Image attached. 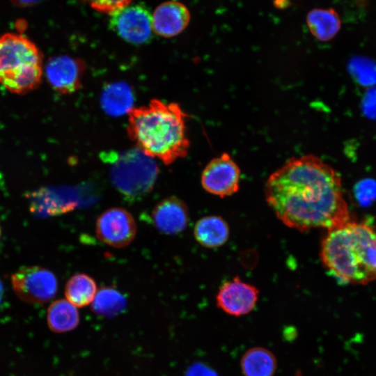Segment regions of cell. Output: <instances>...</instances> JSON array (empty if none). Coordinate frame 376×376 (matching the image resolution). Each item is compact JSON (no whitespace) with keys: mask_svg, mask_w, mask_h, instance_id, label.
I'll list each match as a JSON object with an SVG mask.
<instances>
[{"mask_svg":"<svg viewBox=\"0 0 376 376\" xmlns=\"http://www.w3.org/2000/svg\"><path fill=\"white\" fill-rule=\"evenodd\" d=\"M265 196L277 218L299 231L329 230L350 219L339 174L313 155L292 158L274 171Z\"/></svg>","mask_w":376,"mask_h":376,"instance_id":"1","label":"cell"},{"mask_svg":"<svg viewBox=\"0 0 376 376\" xmlns=\"http://www.w3.org/2000/svg\"><path fill=\"white\" fill-rule=\"evenodd\" d=\"M127 114L128 136L145 155L166 165L187 155V116L178 104L154 99Z\"/></svg>","mask_w":376,"mask_h":376,"instance_id":"2","label":"cell"},{"mask_svg":"<svg viewBox=\"0 0 376 376\" xmlns=\"http://www.w3.org/2000/svg\"><path fill=\"white\" fill-rule=\"evenodd\" d=\"M320 255L340 284L366 285L376 280V230L366 224L348 221L329 230Z\"/></svg>","mask_w":376,"mask_h":376,"instance_id":"3","label":"cell"},{"mask_svg":"<svg viewBox=\"0 0 376 376\" xmlns=\"http://www.w3.org/2000/svg\"><path fill=\"white\" fill-rule=\"evenodd\" d=\"M44 73L42 54L36 45L21 33L0 36V84L16 94L39 86Z\"/></svg>","mask_w":376,"mask_h":376,"instance_id":"4","label":"cell"},{"mask_svg":"<svg viewBox=\"0 0 376 376\" xmlns=\"http://www.w3.org/2000/svg\"><path fill=\"white\" fill-rule=\"evenodd\" d=\"M111 165L110 177L114 187L124 196L136 198L150 191L158 169L152 158L138 148L116 155Z\"/></svg>","mask_w":376,"mask_h":376,"instance_id":"5","label":"cell"},{"mask_svg":"<svg viewBox=\"0 0 376 376\" xmlns=\"http://www.w3.org/2000/svg\"><path fill=\"white\" fill-rule=\"evenodd\" d=\"M13 289L22 301L42 304L56 294L58 283L55 275L39 266L23 267L11 276Z\"/></svg>","mask_w":376,"mask_h":376,"instance_id":"6","label":"cell"},{"mask_svg":"<svg viewBox=\"0 0 376 376\" xmlns=\"http://www.w3.org/2000/svg\"><path fill=\"white\" fill-rule=\"evenodd\" d=\"M109 16L111 29L125 41L141 45L150 40L152 15L144 6L130 3Z\"/></svg>","mask_w":376,"mask_h":376,"instance_id":"7","label":"cell"},{"mask_svg":"<svg viewBox=\"0 0 376 376\" xmlns=\"http://www.w3.org/2000/svg\"><path fill=\"white\" fill-rule=\"evenodd\" d=\"M203 189L221 198L236 193L240 188V170L226 152L212 159L201 174Z\"/></svg>","mask_w":376,"mask_h":376,"instance_id":"8","label":"cell"},{"mask_svg":"<svg viewBox=\"0 0 376 376\" xmlns=\"http://www.w3.org/2000/svg\"><path fill=\"white\" fill-rule=\"evenodd\" d=\"M136 232V224L132 215L123 208H110L102 213L97 219V237L113 247L128 245L134 238Z\"/></svg>","mask_w":376,"mask_h":376,"instance_id":"9","label":"cell"},{"mask_svg":"<svg viewBox=\"0 0 376 376\" xmlns=\"http://www.w3.org/2000/svg\"><path fill=\"white\" fill-rule=\"evenodd\" d=\"M85 69L86 65L82 60L61 55L47 62L44 73L54 91L61 94H69L81 87Z\"/></svg>","mask_w":376,"mask_h":376,"instance_id":"10","label":"cell"},{"mask_svg":"<svg viewBox=\"0 0 376 376\" xmlns=\"http://www.w3.org/2000/svg\"><path fill=\"white\" fill-rule=\"evenodd\" d=\"M258 295L257 288L235 276L222 284L216 300L217 306L226 313L241 316L248 314L254 308Z\"/></svg>","mask_w":376,"mask_h":376,"instance_id":"11","label":"cell"},{"mask_svg":"<svg viewBox=\"0 0 376 376\" xmlns=\"http://www.w3.org/2000/svg\"><path fill=\"white\" fill-rule=\"evenodd\" d=\"M151 15L153 33L164 38L180 34L187 27L191 19V14L186 5L175 0L160 3Z\"/></svg>","mask_w":376,"mask_h":376,"instance_id":"12","label":"cell"},{"mask_svg":"<svg viewBox=\"0 0 376 376\" xmlns=\"http://www.w3.org/2000/svg\"><path fill=\"white\" fill-rule=\"evenodd\" d=\"M152 218L158 230L167 235H175L185 229L189 221V212L179 198L163 199L154 208Z\"/></svg>","mask_w":376,"mask_h":376,"instance_id":"13","label":"cell"},{"mask_svg":"<svg viewBox=\"0 0 376 376\" xmlns=\"http://www.w3.org/2000/svg\"><path fill=\"white\" fill-rule=\"evenodd\" d=\"M311 33L319 41L327 42L334 38L341 28V19L334 8H315L311 10L306 18Z\"/></svg>","mask_w":376,"mask_h":376,"instance_id":"14","label":"cell"},{"mask_svg":"<svg viewBox=\"0 0 376 376\" xmlns=\"http://www.w3.org/2000/svg\"><path fill=\"white\" fill-rule=\"evenodd\" d=\"M194 236L198 242L207 248L224 245L229 237V226L221 217L210 215L199 219L194 227Z\"/></svg>","mask_w":376,"mask_h":376,"instance_id":"15","label":"cell"},{"mask_svg":"<svg viewBox=\"0 0 376 376\" xmlns=\"http://www.w3.org/2000/svg\"><path fill=\"white\" fill-rule=\"evenodd\" d=\"M100 102L103 110L110 116H119L128 113L133 108V92L127 84L114 82L104 88Z\"/></svg>","mask_w":376,"mask_h":376,"instance_id":"16","label":"cell"},{"mask_svg":"<svg viewBox=\"0 0 376 376\" xmlns=\"http://www.w3.org/2000/svg\"><path fill=\"white\" fill-rule=\"evenodd\" d=\"M240 366L244 376H273L276 369V361L268 350L253 347L244 354Z\"/></svg>","mask_w":376,"mask_h":376,"instance_id":"17","label":"cell"},{"mask_svg":"<svg viewBox=\"0 0 376 376\" xmlns=\"http://www.w3.org/2000/svg\"><path fill=\"white\" fill-rule=\"evenodd\" d=\"M47 321L51 331L63 333L77 326L79 315L77 307L67 299H57L47 309Z\"/></svg>","mask_w":376,"mask_h":376,"instance_id":"18","label":"cell"},{"mask_svg":"<svg viewBox=\"0 0 376 376\" xmlns=\"http://www.w3.org/2000/svg\"><path fill=\"white\" fill-rule=\"evenodd\" d=\"M96 292L95 281L85 274H77L71 276L65 288L66 299L76 307L91 304Z\"/></svg>","mask_w":376,"mask_h":376,"instance_id":"19","label":"cell"},{"mask_svg":"<svg viewBox=\"0 0 376 376\" xmlns=\"http://www.w3.org/2000/svg\"><path fill=\"white\" fill-rule=\"evenodd\" d=\"M91 304L92 309L96 314L112 317L125 309L127 301L117 290L104 287L97 291Z\"/></svg>","mask_w":376,"mask_h":376,"instance_id":"20","label":"cell"},{"mask_svg":"<svg viewBox=\"0 0 376 376\" xmlns=\"http://www.w3.org/2000/svg\"><path fill=\"white\" fill-rule=\"evenodd\" d=\"M347 70L354 81L361 86H376V63L363 56H354L347 63Z\"/></svg>","mask_w":376,"mask_h":376,"instance_id":"21","label":"cell"},{"mask_svg":"<svg viewBox=\"0 0 376 376\" xmlns=\"http://www.w3.org/2000/svg\"><path fill=\"white\" fill-rule=\"evenodd\" d=\"M357 202L362 206H368L376 200V180L366 178L358 182L354 189Z\"/></svg>","mask_w":376,"mask_h":376,"instance_id":"22","label":"cell"},{"mask_svg":"<svg viewBox=\"0 0 376 376\" xmlns=\"http://www.w3.org/2000/svg\"><path fill=\"white\" fill-rule=\"evenodd\" d=\"M98 13L109 15L130 4L132 0H80Z\"/></svg>","mask_w":376,"mask_h":376,"instance_id":"23","label":"cell"},{"mask_svg":"<svg viewBox=\"0 0 376 376\" xmlns=\"http://www.w3.org/2000/svg\"><path fill=\"white\" fill-rule=\"evenodd\" d=\"M363 113L370 119L376 120V86L370 88L361 100Z\"/></svg>","mask_w":376,"mask_h":376,"instance_id":"24","label":"cell"},{"mask_svg":"<svg viewBox=\"0 0 376 376\" xmlns=\"http://www.w3.org/2000/svg\"><path fill=\"white\" fill-rule=\"evenodd\" d=\"M187 376H217V375L203 365H194L190 368Z\"/></svg>","mask_w":376,"mask_h":376,"instance_id":"25","label":"cell"},{"mask_svg":"<svg viewBox=\"0 0 376 376\" xmlns=\"http://www.w3.org/2000/svg\"><path fill=\"white\" fill-rule=\"evenodd\" d=\"M14 2H15L17 4L22 5V6H27L30 4H33V3H36L39 0H13Z\"/></svg>","mask_w":376,"mask_h":376,"instance_id":"26","label":"cell"},{"mask_svg":"<svg viewBox=\"0 0 376 376\" xmlns=\"http://www.w3.org/2000/svg\"><path fill=\"white\" fill-rule=\"evenodd\" d=\"M3 295V285L1 281H0V303L2 300Z\"/></svg>","mask_w":376,"mask_h":376,"instance_id":"27","label":"cell"},{"mask_svg":"<svg viewBox=\"0 0 376 376\" xmlns=\"http://www.w3.org/2000/svg\"><path fill=\"white\" fill-rule=\"evenodd\" d=\"M1 228H0V237H1Z\"/></svg>","mask_w":376,"mask_h":376,"instance_id":"28","label":"cell"}]
</instances>
